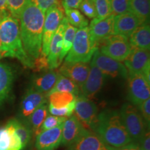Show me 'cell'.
Here are the masks:
<instances>
[{
    "label": "cell",
    "instance_id": "cell-44",
    "mask_svg": "<svg viewBox=\"0 0 150 150\" xmlns=\"http://www.w3.org/2000/svg\"><path fill=\"white\" fill-rule=\"evenodd\" d=\"M112 150H141L138 144L131 142L128 145L122 146L120 147H113Z\"/></svg>",
    "mask_w": 150,
    "mask_h": 150
},
{
    "label": "cell",
    "instance_id": "cell-22",
    "mask_svg": "<svg viewBox=\"0 0 150 150\" xmlns=\"http://www.w3.org/2000/svg\"><path fill=\"white\" fill-rule=\"evenodd\" d=\"M59 72H56L53 70L45 71L33 79L31 86L36 91L47 96L49 93L55 86L59 77Z\"/></svg>",
    "mask_w": 150,
    "mask_h": 150
},
{
    "label": "cell",
    "instance_id": "cell-36",
    "mask_svg": "<svg viewBox=\"0 0 150 150\" xmlns=\"http://www.w3.org/2000/svg\"><path fill=\"white\" fill-rule=\"evenodd\" d=\"M112 15L115 16L129 11V0H110Z\"/></svg>",
    "mask_w": 150,
    "mask_h": 150
},
{
    "label": "cell",
    "instance_id": "cell-41",
    "mask_svg": "<svg viewBox=\"0 0 150 150\" xmlns=\"http://www.w3.org/2000/svg\"><path fill=\"white\" fill-rule=\"evenodd\" d=\"M138 145L141 150H150V134L149 130L145 133Z\"/></svg>",
    "mask_w": 150,
    "mask_h": 150
},
{
    "label": "cell",
    "instance_id": "cell-26",
    "mask_svg": "<svg viewBox=\"0 0 150 150\" xmlns=\"http://www.w3.org/2000/svg\"><path fill=\"white\" fill-rule=\"evenodd\" d=\"M129 11L137 17L141 24L149 22V0H129Z\"/></svg>",
    "mask_w": 150,
    "mask_h": 150
},
{
    "label": "cell",
    "instance_id": "cell-30",
    "mask_svg": "<svg viewBox=\"0 0 150 150\" xmlns=\"http://www.w3.org/2000/svg\"><path fill=\"white\" fill-rule=\"evenodd\" d=\"M77 29L76 27H73L70 24H67L66 29L64 33V35H63V44H62V50L61 54L59 56V63L60 65L63 62V59L65 56H67V53L70 50L72 45L73 44V41H74V38L76 34Z\"/></svg>",
    "mask_w": 150,
    "mask_h": 150
},
{
    "label": "cell",
    "instance_id": "cell-7",
    "mask_svg": "<svg viewBox=\"0 0 150 150\" xmlns=\"http://www.w3.org/2000/svg\"><path fill=\"white\" fill-rule=\"evenodd\" d=\"M43 26L41 53L47 56L52 37L64 17V8L62 3H58L46 11Z\"/></svg>",
    "mask_w": 150,
    "mask_h": 150
},
{
    "label": "cell",
    "instance_id": "cell-10",
    "mask_svg": "<svg viewBox=\"0 0 150 150\" xmlns=\"http://www.w3.org/2000/svg\"><path fill=\"white\" fill-rule=\"evenodd\" d=\"M92 62L106 76L111 78L120 76L125 79L128 77V71L125 65L102 54L99 50L94 53Z\"/></svg>",
    "mask_w": 150,
    "mask_h": 150
},
{
    "label": "cell",
    "instance_id": "cell-25",
    "mask_svg": "<svg viewBox=\"0 0 150 150\" xmlns=\"http://www.w3.org/2000/svg\"><path fill=\"white\" fill-rule=\"evenodd\" d=\"M48 112L47 103H45L35 109L28 118L27 122H25V123L27 124L28 126L32 131V134H34L35 136L40 133V127L47 116L48 115Z\"/></svg>",
    "mask_w": 150,
    "mask_h": 150
},
{
    "label": "cell",
    "instance_id": "cell-27",
    "mask_svg": "<svg viewBox=\"0 0 150 150\" xmlns=\"http://www.w3.org/2000/svg\"><path fill=\"white\" fill-rule=\"evenodd\" d=\"M79 88H80L73 81L63 75L59 74L57 81L49 94L54 93V92H65V93H72L75 97H76L80 93Z\"/></svg>",
    "mask_w": 150,
    "mask_h": 150
},
{
    "label": "cell",
    "instance_id": "cell-21",
    "mask_svg": "<svg viewBox=\"0 0 150 150\" xmlns=\"http://www.w3.org/2000/svg\"><path fill=\"white\" fill-rule=\"evenodd\" d=\"M0 150H22L21 140L11 120L4 127H0Z\"/></svg>",
    "mask_w": 150,
    "mask_h": 150
},
{
    "label": "cell",
    "instance_id": "cell-28",
    "mask_svg": "<svg viewBox=\"0 0 150 150\" xmlns=\"http://www.w3.org/2000/svg\"><path fill=\"white\" fill-rule=\"evenodd\" d=\"M49 105L56 108L65 107L76 99L72 93L65 92H54L47 95Z\"/></svg>",
    "mask_w": 150,
    "mask_h": 150
},
{
    "label": "cell",
    "instance_id": "cell-3",
    "mask_svg": "<svg viewBox=\"0 0 150 150\" xmlns=\"http://www.w3.org/2000/svg\"><path fill=\"white\" fill-rule=\"evenodd\" d=\"M93 131L106 145L112 147H120L134 142L117 110L106 109L99 113Z\"/></svg>",
    "mask_w": 150,
    "mask_h": 150
},
{
    "label": "cell",
    "instance_id": "cell-14",
    "mask_svg": "<svg viewBox=\"0 0 150 150\" xmlns=\"http://www.w3.org/2000/svg\"><path fill=\"white\" fill-rule=\"evenodd\" d=\"M68 23L66 17H63L61 24L52 37L47 56L50 70H54L60 66L59 56L62 50L63 35Z\"/></svg>",
    "mask_w": 150,
    "mask_h": 150
},
{
    "label": "cell",
    "instance_id": "cell-18",
    "mask_svg": "<svg viewBox=\"0 0 150 150\" xmlns=\"http://www.w3.org/2000/svg\"><path fill=\"white\" fill-rule=\"evenodd\" d=\"M74 115L67 118L63 125L61 143L65 146H70L87 130Z\"/></svg>",
    "mask_w": 150,
    "mask_h": 150
},
{
    "label": "cell",
    "instance_id": "cell-2",
    "mask_svg": "<svg viewBox=\"0 0 150 150\" xmlns=\"http://www.w3.org/2000/svg\"><path fill=\"white\" fill-rule=\"evenodd\" d=\"M1 57L17 59L24 67L32 69L33 62L24 51L19 20L8 16L0 21Z\"/></svg>",
    "mask_w": 150,
    "mask_h": 150
},
{
    "label": "cell",
    "instance_id": "cell-45",
    "mask_svg": "<svg viewBox=\"0 0 150 150\" xmlns=\"http://www.w3.org/2000/svg\"><path fill=\"white\" fill-rule=\"evenodd\" d=\"M0 49H1V41H0ZM1 59V50H0V60Z\"/></svg>",
    "mask_w": 150,
    "mask_h": 150
},
{
    "label": "cell",
    "instance_id": "cell-19",
    "mask_svg": "<svg viewBox=\"0 0 150 150\" xmlns=\"http://www.w3.org/2000/svg\"><path fill=\"white\" fill-rule=\"evenodd\" d=\"M114 16L110 15L108 18L102 20L93 19L91 22L89 32L92 40L97 46L99 42L113 35Z\"/></svg>",
    "mask_w": 150,
    "mask_h": 150
},
{
    "label": "cell",
    "instance_id": "cell-32",
    "mask_svg": "<svg viewBox=\"0 0 150 150\" xmlns=\"http://www.w3.org/2000/svg\"><path fill=\"white\" fill-rule=\"evenodd\" d=\"M97 17L96 20H102L112 15V8L110 0H94Z\"/></svg>",
    "mask_w": 150,
    "mask_h": 150
},
{
    "label": "cell",
    "instance_id": "cell-16",
    "mask_svg": "<svg viewBox=\"0 0 150 150\" xmlns=\"http://www.w3.org/2000/svg\"><path fill=\"white\" fill-rule=\"evenodd\" d=\"M97 134L87 129L76 142L68 147V150H112Z\"/></svg>",
    "mask_w": 150,
    "mask_h": 150
},
{
    "label": "cell",
    "instance_id": "cell-29",
    "mask_svg": "<svg viewBox=\"0 0 150 150\" xmlns=\"http://www.w3.org/2000/svg\"><path fill=\"white\" fill-rule=\"evenodd\" d=\"M11 120L15 127V129H16V134H18L21 140L22 149H24L27 147L31 140V136H32V131L28 126L27 124L24 122L19 120L16 118H12Z\"/></svg>",
    "mask_w": 150,
    "mask_h": 150
},
{
    "label": "cell",
    "instance_id": "cell-39",
    "mask_svg": "<svg viewBox=\"0 0 150 150\" xmlns=\"http://www.w3.org/2000/svg\"><path fill=\"white\" fill-rule=\"evenodd\" d=\"M29 1L45 13L49 8L56 4L62 3V0H29Z\"/></svg>",
    "mask_w": 150,
    "mask_h": 150
},
{
    "label": "cell",
    "instance_id": "cell-13",
    "mask_svg": "<svg viewBox=\"0 0 150 150\" xmlns=\"http://www.w3.org/2000/svg\"><path fill=\"white\" fill-rule=\"evenodd\" d=\"M106 77L98 67L91 62L88 77L81 88L82 95L90 99L93 98L102 89Z\"/></svg>",
    "mask_w": 150,
    "mask_h": 150
},
{
    "label": "cell",
    "instance_id": "cell-11",
    "mask_svg": "<svg viewBox=\"0 0 150 150\" xmlns=\"http://www.w3.org/2000/svg\"><path fill=\"white\" fill-rule=\"evenodd\" d=\"M149 85L142 74H128V96L131 104L138 106L149 99Z\"/></svg>",
    "mask_w": 150,
    "mask_h": 150
},
{
    "label": "cell",
    "instance_id": "cell-38",
    "mask_svg": "<svg viewBox=\"0 0 150 150\" xmlns=\"http://www.w3.org/2000/svg\"><path fill=\"white\" fill-rule=\"evenodd\" d=\"M33 70L35 72H42L50 70L47 56L44 55L42 53L40 55L33 61Z\"/></svg>",
    "mask_w": 150,
    "mask_h": 150
},
{
    "label": "cell",
    "instance_id": "cell-12",
    "mask_svg": "<svg viewBox=\"0 0 150 150\" xmlns=\"http://www.w3.org/2000/svg\"><path fill=\"white\" fill-rule=\"evenodd\" d=\"M47 103V97L31 86L24 94L20 104V116L27 122L28 118L35 109L42 104Z\"/></svg>",
    "mask_w": 150,
    "mask_h": 150
},
{
    "label": "cell",
    "instance_id": "cell-40",
    "mask_svg": "<svg viewBox=\"0 0 150 150\" xmlns=\"http://www.w3.org/2000/svg\"><path fill=\"white\" fill-rule=\"evenodd\" d=\"M144 120L149 127L150 124V99H148L138 106Z\"/></svg>",
    "mask_w": 150,
    "mask_h": 150
},
{
    "label": "cell",
    "instance_id": "cell-8",
    "mask_svg": "<svg viewBox=\"0 0 150 150\" xmlns=\"http://www.w3.org/2000/svg\"><path fill=\"white\" fill-rule=\"evenodd\" d=\"M128 74H142L150 83L149 50L132 47L128 57L125 60Z\"/></svg>",
    "mask_w": 150,
    "mask_h": 150
},
{
    "label": "cell",
    "instance_id": "cell-43",
    "mask_svg": "<svg viewBox=\"0 0 150 150\" xmlns=\"http://www.w3.org/2000/svg\"><path fill=\"white\" fill-rule=\"evenodd\" d=\"M10 16L6 6V0H0V21L6 16Z\"/></svg>",
    "mask_w": 150,
    "mask_h": 150
},
{
    "label": "cell",
    "instance_id": "cell-42",
    "mask_svg": "<svg viewBox=\"0 0 150 150\" xmlns=\"http://www.w3.org/2000/svg\"><path fill=\"white\" fill-rule=\"evenodd\" d=\"M82 0H62V5L64 9H77Z\"/></svg>",
    "mask_w": 150,
    "mask_h": 150
},
{
    "label": "cell",
    "instance_id": "cell-5",
    "mask_svg": "<svg viewBox=\"0 0 150 150\" xmlns=\"http://www.w3.org/2000/svg\"><path fill=\"white\" fill-rule=\"evenodd\" d=\"M120 113L124 126L132 141L139 144L142 137L149 129L140 110L134 104L125 103L122 106Z\"/></svg>",
    "mask_w": 150,
    "mask_h": 150
},
{
    "label": "cell",
    "instance_id": "cell-31",
    "mask_svg": "<svg viewBox=\"0 0 150 150\" xmlns=\"http://www.w3.org/2000/svg\"><path fill=\"white\" fill-rule=\"evenodd\" d=\"M66 18L67 19L69 24L72 25L73 27L79 29L88 27V20L86 19L83 15L81 13L78 9L69 8L64 9Z\"/></svg>",
    "mask_w": 150,
    "mask_h": 150
},
{
    "label": "cell",
    "instance_id": "cell-6",
    "mask_svg": "<svg viewBox=\"0 0 150 150\" xmlns=\"http://www.w3.org/2000/svg\"><path fill=\"white\" fill-rule=\"evenodd\" d=\"M99 51L119 62L125 61L131 50L129 38L124 35H111L99 42Z\"/></svg>",
    "mask_w": 150,
    "mask_h": 150
},
{
    "label": "cell",
    "instance_id": "cell-15",
    "mask_svg": "<svg viewBox=\"0 0 150 150\" xmlns=\"http://www.w3.org/2000/svg\"><path fill=\"white\" fill-rule=\"evenodd\" d=\"M90 71L89 63H67L65 62L60 67L59 73L70 79L79 88L83 85Z\"/></svg>",
    "mask_w": 150,
    "mask_h": 150
},
{
    "label": "cell",
    "instance_id": "cell-37",
    "mask_svg": "<svg viewBox=\"0 0 150 150\" xmlns=\"http://www.w3.org/2000/svg\"><path fill=\"white\" fill-rule=\"evenodd\" d=\"M81 11L88 18L94 19L97 17L94 0H82L79 7Z\"/></svg>",
    "mask_w": 150,
    "mask_h": 150
},
{
    "label": "cell",
    "instance_id": "cell-9",
    "mask_svg": "<svg viewBox=\"0 0 150 150\" xmlns=\"http://www.w3.org/2000/svg\"><path fill=\"white\" fill-rule=\"evenodd\" d=\"M74 111V115L82 125L86 129L93 131L98 116V109L96 104L81 93H79L76 97Z\"/></svg>",
    "mask_w": 150,
    "mask_h": 150
},
{
    "label": "cell",
    "instance_id": "cell-34",
    "mask_svg": "<svg viewBox=\"0 0 150 150\" xmlns=\"http://www.w3.org/2000/svg\"><path fill=\"white\" fill-rule=\"evenodd\" d=\"M66 117H59V116L55 115H47L43 122L42 125H41L40 129V133L41 131L49 130L55 127H59L63 125L65 121L67 120Z\"/></svg>",
    "mask_w": 150,
    "mask_h": 150
},
{
    "label": "cell",
    "instance_id": "cell-1",
    "mask_svg": "<svg viewBox=\"0 0 150 150\" xmlns=\"http://www.w3.org/2000/svg\"><path fill=\"white\" fill-rule=\"evenodd\" d=\"M45 17V13L28 0L19 19L24 50L33 62L38 58L42 51Z\"/></svg>",
    "mask_w": 150,
    "mask_h": 150
},
{
    "label": "cell",
    "instance_id": "cell-4",
    "mask_svg": "<svg viewBox=\"0 0 150 150\" xmlns=\"http://www.w3.org/2000/svg\"><path fill=\"white\" fill-rule=\"evenodd\" d=\"M98 47L92 40L88 27L77 29L73 44L67 54L65 62L67 63H90L94 53Z\"/></svg>",
    "mask_w": 150,
    "mask_h": 150
},
{
    "label": "cell",
    "instance_id": "cell-17",
    "mask_svg": "<svg viewBox=\"0 0 150 150\" xmlns=\"http://www.w3.org/2000/svg\"><path fill=\"white\" fill-rule=\"evenodd\" d=\"M63 125L41 131L35 138L36 150H54L59 147L62 141Z\"/></svg>",
    "mask_w": 150,
    "mask_h": 150
},
{
    "label": "cell",
    "instance_id": "cell-33",
    "mask_svg": "<svg viewBox=\"0 0 150 150\" xmlns=\"http://www.w3.org/2000/svg\"><path fill=\"white\" fill-rule=\"evenodd\" d=\"M28 0H6V6L9 14L19 20Z\"/></svg>",
    "mask_w": 150,
    "mask_h": 150
},
{
    "label": "cell",
    "instance_id": "cell-23",
    "mask_svg": "<svg viewBox=\"0 0 150 150\" xmlns=\"http://www.w3.org/2000/svg\"><path fill=\"white\" fill-rule=\"evenodd\" d=\"M129 40L132 47L149 50L150 28L149 22L140 24L129 35Z\"/></svg>",
    "mask_w": 150,
    "mask_h": 150
},
{
    "label": "cell",
    "instance_id": "cell-20",
    "mask_svg": "<svg viewBox=\"0 0 150 150\" xmlns=\"http://www.w3.org/2000/svg\"><path fill=\"white\" fill-rule=\"evenodd\" d=\"M140 23L132 13L126 12L114 16L113 35H124L129 37Z\"/></svg>",
    "mask_w": 150,
    "mask_h": 150
},
{
    "label": "cell",
    "instance_id": "cell-35",
    "mask_svg": "<svg viewBox=\"0 0 150 150\" xmlns=\"http://www.w3.org/2000/svg\"><path fill=\"white\" fill-rule=\"evenodd\" d=\"M75 101H76V99L65 107L61 108H56L50 106V105H48V111L52 115L69 117L72 115L73 112H74L75 108Z\"/></svg>",
    "mask_w": 150,
    "mask_h": 150
},
{
    "label": "cell",
    "instance_id": "cell-24",
    "mask_svg": "<svg viewBox=\"0 0 150 150\" xmlns=\"http://www.w3.org/2000/svg\"><path fill=\"white\" fill-rule=\"evenodd\" d=\"M13 80L14 73L10 65L0 62V106L8 99Z\"/></svg>",
    "mask_w": 150,
    "mask_h": 150
}]
</instances>
